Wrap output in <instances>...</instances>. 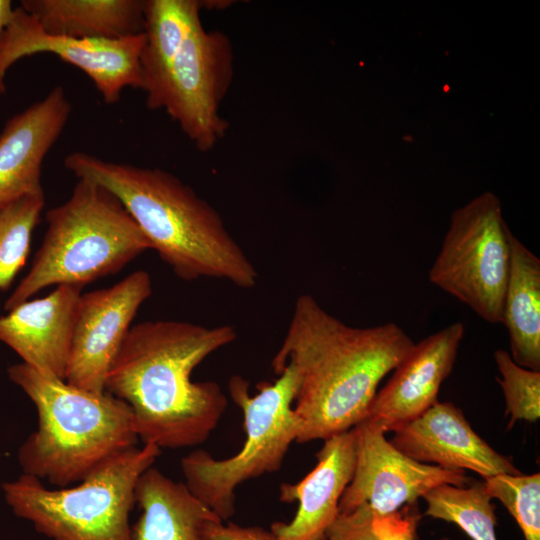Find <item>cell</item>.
I'll use <instances>...</instances> for the list:
<instances>
[{
	"label": "cell",
	"instance_id": "1",
	"mask_svg": "<svg viewBox=\"0 0 540 540\" xmlns=\"http://www.w3.org/2000/svg\"><path fill=\"white\" fill-rule=\"evenodd\" d=\"M236 338L231 325L158 320L131 326L107 374L105 391L129 406L142 444L180 449L208 439L228 400L217 382L193 381L192 373Z\"/></svg>",
	"mask_w": 540,
	"mask_h": 540
},
{
	"label": "cell",
	"instance_id": "2",
	"mask_svg": "<svg viewBox=\"0 0 540 540\" xmlns=\"http://www.w3.org/2000/svg\"><path fill=\"white\" fill-rule=\"evenodd\" d=\"M414 344L396 323L352 327L300 295L271 362L277 375L287 364L297 371L296 442L325 440L364 421L378 385Z\"/></svg>",
	"mask_w": 540,
	"mask_h": 540
},
{
	"label": "cell",
	"instance_id": "3",
	"mask_svg": "<svg viewBox=\"0 0 540 540\" xmlns=\"http://www.w3.org/2000/svg\"><path fill=\"white\" fill-rule=\"evenodd\" d=\"M64 166L111 192L178 278L220 279L243 289L257 284L255 266L219 213L172 173L80 151L68 154Z\"/></svg>",
	"mask_w": 540,
	"mask_h": 540
},
{
	"label": "cell",
	"instance_id": "4",
	"mask_svg": "<svg viewBox=\"0 0 540 540\" xmlns=\"http://www.w3.org/2000/svg\"><path fill=\"white\" fill-rule=\"evenodd\" d=\"M8 376L38 413L37 430L18 452L23 474L67 487L111 455L137 444L131 409L112 394L75 387L23 362L10 366Z\"/></svg>",
	"mask_w": 540,
	"mask_h": 540
},
{
	"label": "cell",
	"instance_id": "5",
	"mask_svg": "<svg viewBox=\"0 0 540 540\" xmlns=\"http://www.w3.org/2000/svg\"><path fill=\"white\" fill-rule=\"evenodd\" d=\"M47 230L29 272L7 299L12 310L50 285L84 287L119 272L151 244L122 203L78 179L70 197L46 213Z\"/></svg>",
	"mask_w": 540,
	"mask_h": 540
},
{
	"label": "cell",
	"instance_id": "6",
	"mask_svg": "<svg viewBox=\"0 0 540 540\" xmlns=\"http://www.w3.org/2000/svg\"><path fill=\"white\" fill-rule=\"evenodd\" d=\"M161 449L151 444L121 450L75 486L48 488L23 474L2 485L13 512L51 540H132L130 513L139 477Z\"/></svg>",
	"mask_w": 540,
	"mask_h": 540
},
{
	"label": "cell",
	"instance_id": "7",
	"mask_svg": "<svg viewBox=\"0 0 540 540\" xmlns=\"http://www.w3.org/2000/svg\"><path fill=\"white\" fill-rule=\"evenodd\" d=\"M298 389L295 367L287 364L274 382H261L250 394L249 382L240 375L228 381L232 401L243 414L246 434L240 450L224 459L197 449L181 459L188 489L223 521L235 513V490L242 483L280 469L300 423L293 409Z\"/></svg>",
	"mask_w": 540,
	"mask_h": 540
},
{
	"label": "cell",
	"instance_id": "8",
	"mask_svg": "<svg viewBox=\"0 0 540 540\" xmlns=\"http://www.w3.org/2000/svg\"><path fill=\"white\" fill-rule=\"evenodd\" d=\"M512 232L499 199L485 192L455 210L429 270L435 286L490 323H502Z\"/></svg>",
	"mask_w": 540,
	"mask_h": 540
},
{
	"label": "cell",
	"instance_id": "9",
	"mask_svg": "<svg viewBox=\"0 0 540 540\" xmlns=\"http://www.w3.org/2000/svg\"><path fill=\"white\" fill-rule=\"evenodd\" d=\"M233 64L229 37L206 31L201 23L146 93V106L164 110L199 151L207 152L229 127L219 110L232 83Z\"/></svg>",
	"mask_w": 540,
	"mask_h": 540
},
{
	"label": "cell",
	"instance_id": "10",
	"mask_svg": "<svg viewBox=\"0 0 540 540\" xmlns=\"http://www.w3.org/2000/svg\"><path fill=\"white\" fill-rule=\"evenodd\" d=\"M143 32L121 39H78L46 33L21 7L0 36V94L8 70L18 60L50 53L84 72L107 104L119 101L127 87L142 88L140 57Z\"/></svg>",
	"mask_w": 540,
	"mask_h": 540
},
{
	"label": "cell",
	"instance_id": "11",
	"mask_svg": "<svg viewBox=\"0 0 540 540\" xmlns=\"http://www.w3.org/2000/svg\"><path fill=\"white\" fill-rule=\"evenodd\" d=\"M353 430L355 469L340 499L339 514L364 508L374 515H387L417 504L440 485L463 486L469 482L465 471L424 464L406 456L368 421Z\"/></svg>",
	"mask_w": 540,
	"mask_h": 540
},
{
	"label": "cell",
	"instance_id": "12",
	"mask_svg": "<svg viewBox=\"0 0 540 540\" xmlns=\"http://www.w3.org/2000/svg\"><path fill=\"white\" fill-rule=\"evenodd\" d=\"M152 293L148 272L137 270L109 288L81 294L65 381L95 393L105 381L140 306Z\"/></svg>",
	"mask_w": 540,
	"mask_h": 540
},
{
	"label": "cell",
	"instance_id": "13",
	"mask_svg": "<svg viewBox=\"0 0 540 540\" xmlns=\"http://www.w3.org/2000/svg\"><path fill=\"white\" fill-rule=\"evenodd\" d=\"M464 332L463 323L455 322L415 343L386 385L377 391L365 421L384 433L394 432L437 403Z\"/></svg>",
	"mask_w": 540,
	"mask_h": 540
},
{
	"label": "cell",
	"instance_id": "14",
	"mask_svg": "<svg viewBox=\"0 0 540 540\" xmlns=\"http://www.w3.org/2000/svg\"><path fill=\"white\" fill-rule=\"evenodd\" d=\"M390 442L418 462L473 471L484 479L499 474H521L512 459L483 440L462 410L450 402L438 401L395 430Z\"/></svg>",
	"mask_w": 540,
	"mask_h": 540
},
{
	"label": "cell",
	"instance_id": "15",
	"mask_svg": "<svg viewBox=\"0 0 540 540\" xmlns=\"http://www.w3.org/2000/svg\"><path fill=\"white\" fill-rule=\"evenodd\" d=\"M72 110L62 86L14 115L0 134V208L25 196H43V161Z\"/></svg>",
	"mask_w": 540,
	"mask_h": 540
},
{
	"label": "cell",
	"instance_id": "16",
	"mask_svg": "<svg viewBox=\"0 0 540 540\" xmlns=\"http://www.w3.org/2000/svg\"><path fill=\"white\" fill-rule=\"evenodd\" d=\"M315 467L296 483H283L279 499L298 501V509L288 522H274L273 540H325L339 514V502L350 483L356 461V440L351 429L324 440L316 454Z\"/></svg>",
	"mask_w": 540,
	"mask_h": 540
},
{
	"label": "cell",
	"instance_id": "17",
	"mask_svg": "<svg viewBox=\"0 0 540 540\" xmlns=\"http://www.w3.org/2000/svg\"><path fill=\"white\" fill-rule=\"evenodd\" d=\"M82 286L57 285L47 296L27 300L0 316V341L23 363L65 380Z\"/></svg>",
	"mask_w": 540,
	"mask_h": 540
},
{
	"label": "cell",
	"instance_id": "18",
	"mask_svg": "<svg viewBox=\"0 0 540 540\" xmlns=\"http://www.w3.org/2000/svg\"><path fill=\"white\" fill-rule=\"evenodd\" d=\"M135 504L141 515L132 540H210L209 528L223 522L185 483L153 466L138 479Z\"/></svg>",
	"mask_w": 540,
	"mask_h": 540
},
{
	"label": "cell",
	"instance_id": "19",
	"mask_svg": "<svg viewBox=\"0 0 540 540\" xmlns=\"http://www.w3.org/2000/svg\"><path fill=\"white\" fill-rule=\"evenodd\" d=\"M20 7L58 36L113 40L144 27V0H22Z\"/></svg>",
	"mask_w": 540,
	"mask_h": 540
},
{
	"label": "cell",
	"instance_id": "20",
	"mask_svg": "<svg viewBox=\"0 0 540 540\" xmlns=\"http://www.w3.org/2000/svg\"><path fill=\"white\" fill-rule=\"evenodd\" d=\"M502 324L508 330L511 358L540 371V260L513 234Z\"/></svg>",
	"mask_w": 540,
	"mask_h": 540
},
{
	"label": "cell",
	"instance_id": "21",
	"mask_svg": "<svg viewBox=\"0 0 540 540\" xmlns=\"http://www.w3.org/2000/svg\"><path fill=\"white\" fill-rule=\"evenodd\" d=\"M205 7V1L198 0H144L140 65L145 94L158 84L190 33L202 23Z\"/></svg>",
	"mask_w": 540,
	"mask_h": 540
},
{
	"label": "cell",
	"instance_id": "22",
	"mask_svg": "<svg viewBox=\"0 0 540 540\" xmlns=\"http://www.w3.org/2000/svg\"><path fill=\"white\" fill-rule=\"evenodd\" d=\"M423 499L427 504L423 515L457 525L472 540H497L495 505L483 481L469 486L443 484Z\"/></svg>",
	"mask_w": 540,
	"mask_h": 540
},
{
	"label": "cell",
	"instance_id": "23",
	"mask_svg": "<svg viewBox=\"0 0 540 540\" xmlns=\"http://www.w3.org/2000/svg\"><path fill=\"white\" fill-rule=\"evenodd\" d=\"M44 205L45 195L25 196L0 208V291L24 266Z\"/></svg>",
	"mask_w": 540,
	"mask_h": 540
},
{
	"label": "cell",
	"instance_id": "24",
	"mask_svg": "<svg viewBox=\"0 0 540 540\" xmlns=\"http://www.w3.org/2000/svg\"><path fill=\"white\" fill-rule=\"evenodd\" d=\"M417 504L387 515H374L364 508L338 514L325 540H419L421 518Z\"/></svg>",
	"mask_w": 540,
	"mask_h": 540
},
{
	"label": "cell",
	"instance_id": "25",
	"mask_svg": "<svg viewBox=\"0 0 540 540\" xmlns=\"http://www.w3.org/2000/svg\"><path fill=\"white\" fill-rule=\"evenodd\" d=\"M491 499L499 500L520 527L525 540H540V474H499L485 478Z\"/></svg>",
	"mask_w": 540,
	"mask_h": 540
},
{
	"label": "cell",
	"instance_id": "26",
	"mask_svg": "<svg viewBox=\"0 0 540 540\" xmlns=\"http://www.w3.org/2000/svg\"><path fill=\"white\" fill-rule=\"evenodd\" d=\"M500 373L498 382L505 399L508 428L517 421L536 422L540 418V371L516 364L510 353L503 349L494 352Z\"/></svg>",
	"mask_w": 540,
	"mask_h": 540
},
{
	"label": "cell",
	"instance_id": "27",
	"mask_svg": "<svg viewBox=\"0 0 540 540\" xmlns=\"http://www.w3.org/2000/svg\"><path fill=\"white\" fill-rule=\"evenodd\" d=\"M210 540H273L270 530L258 526H241L227 521L213 524L208 531Z\"/></svg>",
	"mask_w": 540,
	"mask_h": 540
},
{
	"label": "cell",
	"instance_id": "28",
	"mask_svg": "<svg viewBox=\"0 0 540 540\" xmlns=\"http://www.w3.org/2000/svg\"><path fill=\"white\" fill-rule=\"evenodd\" d=\"M14 9L10 0H0V36L12 18Z\"/></svg>",
	"mask_w": 540,
	"mask_h": 540
},
{
	"label": "cell",
	"instance_id": "29",
	"mask_svg": "<svg viewBox=\"0 0 540 540\" xmlns=\"http://www.w3.org/2000/svg\"><path fill=\"white\" fill-rule=\"evenodd\" d=\"M440 540H452V539H450L448 537H442Z\"/></svg>",
	"mask_w": 540,
	"mask_h": 540
}]
</instances>
